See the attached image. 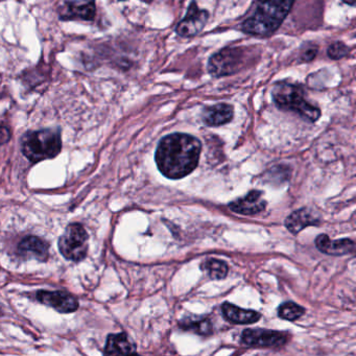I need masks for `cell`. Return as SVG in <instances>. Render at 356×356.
I'll return each mask as SVG.
<instances>
[{"instance_id":"6da1fadb","label":"cell","mask_w":356,"mask_h":356,"mask_svg":"<svg viewBox=\"0 0 356 356\" xmlns=\"http://www.w3.org/2000/svg\"><path fill=\"white\" fill-rule=\"evenodd\" d=\"M201 152V143L195 136L181 133L168 135L156 149L158 170L172 180L184 178L197 168Z\"/></svg>"},{"instance_id":"7a4b0ae2","label":"cell","mask_w":356,"mask_h":356,"mask_svg":"<svg viewBox=\"0 0 356 356\" xmlns=\"http://www.w3.org/2000/svg\"><path fill=\"white\" fill-rule=\"evenodd\" d=\"M293 5V1L256 3L254 13L243 22L241 30L254 36H270L280 28Z\"/></svg>"},{"instance_id":"3957f363","label":"cell","mask_w":356,"mask_h":356,"mask_svg":"<svg viewBox=\"0 0 356 356\" xmlns=\"http://www.w3.org/2000/svg\"><path fill=\"white\" fill-rule=\"evenodd\" d=\"M61 149V134L54 129L30 131L22 137V154L33 163L57 157Z\"/></svg>"},{"instance_id":"277c9868","label":"cell","mask_w":356,"mask_h":356,"mask_svg":"<svg viewBox=\"0 0 356 356\" xmlns=\"http://www.w3.org/2000/svg\"><path fill=\"white\" fill-rule=\"evenodd\" d=\"M272 95L279 109L295 112L308 122H316L320 118L321 110L306 99L305 92L298 85L277 84L273 88Z\"/></svg>"},{"instance_id":"5b68a950","label":"cell","mask_w":356,"mask_h":356,"mask_svg":"<svg viewBox=\"0 0 356 356\" xmlns=\"http://www.w3.org/2000/svg\"><path fill=\"white\" fill-rule=\"evenodd\" d=\"M89 236L83 225L74 222L66 227L60 236L58 247L60 253L65 259L80 262L86 258L88 253Z\"/></svg>"},{"instance_id":"8992f818","label":"cell","mask_w":356,"mask_h":356,"mask_svg":"<svg viewBox=\"0 0 356 356\" xmlns=\"http://www.w3.org/2000/svg\"><path fill=\"white\" fill-rule=\"evenodd\" d=\"M247 51L241 47H227L210 58L208 70L216 78L236 74L245 66Z\"/></svg>"},{"instance_id":"52a82bcc","label":"cell","mask_w":356,"mask_h":356,"mask_svg":"<svg viewBox=\"0 0 356 356\" xmlns=\"http://www.w3.org/2000/svg\"><path fill=\"white\" fill-rule=\"evenodd\" d=\"M241 339L250 347H281L289 341V334L280 331L247 329L243 331Z\"/></svg>"},{"instance_id":"ba28073f","label":"cell","mask_w":356,"mask_h":356,"mask_svg":"<svg viewBox=\"0 0 356 356\" xmlns=\"http://www.w3.org/2000/svg\"><path fill=\"white\" fill-rule=\"evenodd\" d=\"M37 300L60 314H72L79 309V301L74 295L63 291H38Z\"/></svg>"},{"instance_id":"9c48e42d","label":"cell","mask_w":356,"mask_h":356,"mask_svg":"<svg viewBox=\"0 0 356 356\" xmlns=\"http://www.w3.org/2000/svg\"><path fill=\"white\" fill-rule=\"evenodd\" d=\"M208 17H209V14L207 11L200 10L195 3H191L184 19L181 20L177 26V34L183 38H191V37L197 36L206 26Z\"/></svg>"},{"instance_id":"30bf717a","label":"cell","mask_w":356,"mask_h":356,"mask_svg":"<svg viewBox=\"0 0 356 356\" xmlns=\"http://www.w3.org/2000/svg\"><path fill=\"white\" fill-rule=\"evenodd\" d=\"M97 8L92 1H66L59 7V16L61 20L95 19Z\"/></svg>"},{"instance_id":"8fae6325","label":"cell","mask_w":356,"mask_h":356,"mask_svg":"<svg viewBox=\"0 0 356 356\" xmlns=\"http://www.w3.org/2000/svg\"><path fill=\"white\" fill-rule=\"evenodd\" d=\"M17 255L24 259H36L45 262L49 259V245L38 236H26L18 243Z\"/></svg>"},{"instance_id":"7c38bea8","label":"cell","mask_w":356,"mask_h":356,"mask_svg":"<svg viewBox=\"0 0 356 356\" xmlns=\"http://www.w3.org/2000/svg\"><path fill=\"white\" fill-rule=\"evenodd\" d=\"M266 207V202L264 199V193L260 191H251L245 197L229 204L230 210L243 216H255L264 211Z\"/></svg>"},{"instance_id":"4fadbf2b","label":"cell","mask_w":356,"mask_h":356,"mask_svg":"<svg viewBox=\"0 0 356 356\" xmlns=\"http://www.w3.org/2000/svg\"><path fill=\"white\" fill-rule=\"evenodd\" d=\"M316 245L322 253L333 256L346 255V254L352 253L355 249V243L351 239L331 241L326 234H321L316 237Z\"/></svg>"},{"instance_id":"5bb4252c","label":"cell","mask_w":356,"mask_h":356,"mask_svg":"<svg viewBox=\"0 0 356 356\" xmlns=\"http://www.w3.org/2000/svg\"><path fill=\"white\" fill-rule=\"evenodd\" d=\"M134 343L124 332L109 334L104 348V356H129L134 353Z\"/></svg>"},{"instance_id":"9a60e30c","label":"cell","mask_w":356,"mask_h":356,"mask_svg":"<svg viewBox=\"0 0 356 356\" xmlns=\"http://www.w3.org/2000/svg\"><path fill=\"white\" fill-rule=\"evenodd\" d=\"M320 222V218H318L312 210L302 208L287 216L285 220V227L289 232L298 234L306 227L318 226Z\"/></svg>"},{"instance_id":"2e32d148","label":"cell","mask_w":356,"mask_h":356,"mask_svg":"<svg viewBox=\"0 0 356 356\" xmlns=\"http://www.w3.org/2000/svg\"><path fill=\"white\" fill-rule=\"evenodd\" d=\"M222 310L224 318L233 324H254L261 318V314L255 310L243 309L228 302L222 304Z\"/></svg>"},{"instance_id":"e0dca14e","label":"cell","mask_w":356,"mask_h":356,"mask_svg":"<svg viewBox=\"0 0 356 356\" xmlns=\"http://www.w3.org/2000/svg\"><path fill=\"white\" fill-rule=\"evenodd\" d=\"M234 110L228 104H218L206 108L203 112V122L209 127H218L232 120Z\"/></svg>"},{"instance_id":"ac0fdd59","label":"cell","mask_w":356,"mask_h":356,"mask_svg":"<svg viewBox=\"0 0 356 356\" xmlns=\"http://www.w3.org/2000/svg\"><path fill=\"white\" fill-rule=\"evenodd\" d=\"M180 326L185 330L193 331L200 335H210L212 333V324L208 318H187L180 322Z\"/></svg>"},{"instance_id":"d6986e66","label":"cell","mask_w":356,"mask_h":356,"mask_svg":"<svg viewBox=\"0 0 356 356\" xmlns=\"http://www.w3.org/2000/svg\"><path fill=\"white\" fill-rule=\"evenodd\" d=\"M202 268L209 275L210 278L213 280H222L226 278L228 275V266L226 262L222 260L216 259V258H210L204 262Z\"/></svg>"},{"instance_id":"ffe728a7","label":"cell","mask_w":356,"mask_h":356,"mask_svg":"<svg viewBox=\"0 0 356 356\" xmlns=\"http://www.w3.org/2000/svg\"><path fill=\"white\" fill-rule=\"evenodd\" d=\"M305 309L293 302H285L278 308V314L281 318L287 321H296L303 316Z\"/></svg>"},{"instance_id":"44dd1931","label":"cell","mask_w":356,"mask_h":356,"mask_svg":"<svg viewBox=\"0 0 356 356\" xmlns=\"http://www.w3.org/2000/svg\"><path fill=\"white\" fill-rule=\"evenodd\" d=\"M349 53V47L347 45L343 44V42H335L331 44L328 47V57L333 60L341 59V58L346 57Z\"/></svg>"},{"instance_id":"7402d4cb","label":"cell","mask_w":356,"mask_h":356,"mask_svg":"<svg viewBox=\"0 0 356 356\" xmlns=\"http://www.w3.org/2000/svg\"><path fill=\"white\" fill-rule=\"evenodd\" d=\"M316 53H318V49L312 47V49H307L304 51L303 55H302V59L304 61H312L316 57Z\"/></svg>"},{"instance_id":"603a6c76","label":"cell","mask_w":356,"mask_h":356,"mask_svg":"<svg viewBox=\"0 0 356 356\" xmlns=\"http://www.w3.org/2000/svg\"><path fill=\"white\" fill-rule=\"evenodd\" d=\"M129 356H141V355H139V354L135 353V352H134V353L130 354V355H129Z\"/></svg>"},{"instance_id":"cb8c5ba5","label":"cell","mask_w":356,"mask_h":356,"mask_svg":"<svg viewBox=\"0 0 356 356\" xmlns=\"http://www.w3.org/2000/svg\"><path fill=\"white\" fill-rule=\"evenodd\" d=\"M1 314H1V310H0V316H1Z\"/></svg>"}]
</instances>
